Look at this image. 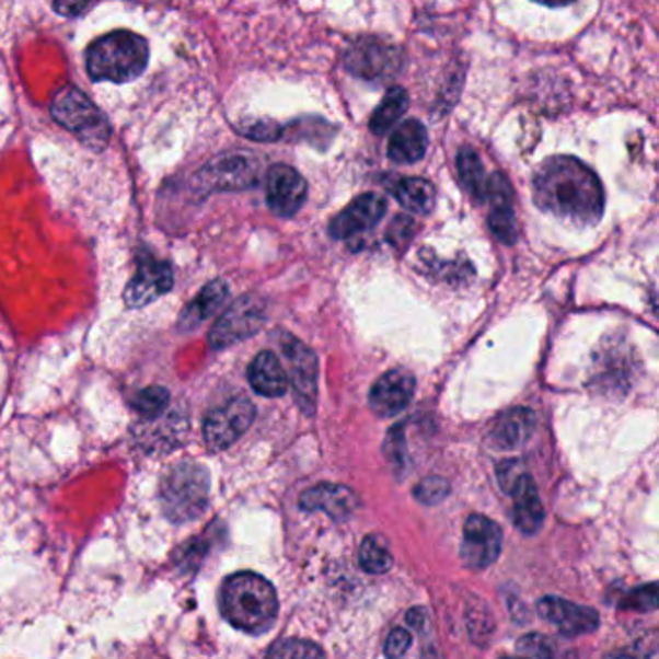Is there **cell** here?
Listing matches in <instances>:
<instances>
[{
    "label": "cell",
    "mask_w": 659,
    "mask_h": 659,
    "mask_svg": "<svg viewBox=\"0 0 659 659\" xmlns=\"http://www.w3.org/2000/svg\"><path fill=\"white\" fill-rule=\"evenodd\" d=\"M416 380L406 370H391L375 381L370 391V406L381 418L403 413L413 403Z\"/></svg>",
    "instance_id": "5bb4252c"
},
{
    "label": "cell",
    "mask_w": 659,
    "mask_h": 659,
    "mask_svg": "<svg viewBox=\"0 0 659 659\" xmlns=\"http://www.w3.org/2000/svg\"><path fill=\"white\" fill-rule=\"evenodd\" d=\"M426 149H428L426 126L420 120H406L391 136L388 151L389 157L396 163L411 165L426 155Z\"/></svg>",
    "instance_id": "44dd1931"
},
{
    "label": "cell",
    "mask_w": 659,
    "mask_h": 659,
    "mask_svg": "<svg viewBox=\"0 0 659 659\" xmlns=\"http://www.w3.org/2000/svg\"><path fill=\"white\" fill-rule=\"evenodd\" d=\"M487 201L492 204V213L487 217L489 231L494 232L495 239L501 240L504 244H515L519 239V223L512 209V192L507 178L495 186Z\"/></svg>",
    "instance_id": "ffe728a7"
},
{
    "label": "cell",
    "mask_w": 659,
    "mask_h": 659,
    "mask_svg": "<svg viewBox=\"0 0 659 659\" xmlns=\"http://www.w3.org/2000/svg\"><path fill=\"white\" fill-rule=\"evenodd\" d=\"M408 623L414 626V628H418V631H424L426 625H428V613L424 610H411L408 611Z\"/></svg>",
    "instance_id": "e575fe53"
},
{
    "label": "cell",
    "mask_w": 659,
    "mask_h": 659,
    "mask_svg": "<svg viewBox=\"0 0 659 659\" xmlns=\"http://www.w3.org/2000/svg\"><path fill=\"white\" fill-rule=\"evenodd\" d=\"M621 610L638 611V613H651L658 610V585L640 586L626 593L625 598L618 603Z\"/></svg>",
    "instance_id": "83f0119b"
},
{
    "label": "cell",
    "mask_w": 659,
    "mask_h": 659,
    "mask_svg": "<svg viewBox=\"0 0 659 659\" xmlns=\"http://www.w3.org/2000/svg\"><path fill=\"white\" fill-rule=\"evenodd\" d=\"M358 495L340 484H320L300 497V509L305 512L322 511L337 522L347 520L358 509Z\"/></svg>",
    "instance_id": "e0dca14e"
},
{
    "label": "cell",
    "mask_w": 659,
    "mask_h": 659,
    "mask_svg": "<svg viewBox=\"0 0 659 659\" xmlns=\"http://www.w3.org/2000/svg\"><path fill=\"white\" fill-rule=\"evenodd\" d=\"M401 206L413 213L428 215L436 206V188L424 178H403L391 188Z\"/></svg>",
    "instance_id": "603a6c76"
},
{
    "label": "cell",
    "mask_w": 659,
    "mask_h": 659,
    "mask_svg": "<svg viewBox=\"0 0 659 659\" xmlns=\"http://www.w3.org/2000/svg\"><path fill=\"white\" fill-rule=\"evenodd\" d=\"M161 505L166 519L186 522L198 519L209 501V474L198 462H181L161 482Z\"/></svg>",
    "instance_id": "277c9868"
},
{
    "label": "cell",
    "mask_w": 659,
    "mask_h": 659,
    "mask_svg": "<svg viewBox=\"0 0 659 659\" xmlns=\"http://www.w3.org/2000/svg\"><path fill=\"white\" fill-rule=\"evenodd\" d=\"M411 644H413V636L406 631V628H395L391 635L388 636V643H385V656L388 658H401L406 651L411 650Z\"/></svg>",
    "instance_id": "d6a6232c"
},
{
    "label": "cell",
    "mask_w": 659,
    "mask_h": 659,
    "mask_svg": "<svg viewBox=\"0 0 659 659\" xmlns=\"http://www.w3.org/2000/svg\"><path fill=\"white\" fill-rule=\"evenodd\" d=\"M174 273L169 262H157L143 254L138 264V271L124 290V302L128 308H141L163 297L173 289Z\"/></svg>",
    "instance_id": "8fae6325"
},
{
    "label": "cell",
    "mask_w": 659,
    "mask_h": 659,
    "mask_svg": "<svg viewBox=\"0 0 659 659\" xmlns=\"http://www.w3.org/2000/svg\"><path fill=\"white\" fill-rule=\"evenodd\" d=\"M242 132L246 134L247 138H254L259 141H275L279 140L282 136V128L279 124L271 123V120H256V123H250L240 128Z\"/></svg>",
    "instance_id": "1f68e13d"
},
{
    "label": "cell",
    "mask_w": 659,
    "mask_h": 659,
    "mask_svg": "<svg viewBox=\"0 0 659 659\" xmlns=\"http://www.w3.org/2000/svg\"><path fill=\"white\" fill-rule=\"evenodd\" d=\"M169 403L171 395L165 388H148L134 396L132 406L143 418L153 420L159 414L165 413Z\"/></svg>",
    "instance_id": "4316f807"
},
{
    "label": "cell",
    "mask_w": 659,
    "mask_h": 659,
    "mask_svg": "<svg viewBox=\"0 0 659 659\" xmlns=\"http://www.w3.org/2000/svg\"><path fill=\"white\" fill-rule=\"evenodd\" d=\"M148 60V42L132 32L103 35L85 53L88 74L95 82H132L146 70Z\"/></svg>",
    "instance_id": "3957f363"
},
{
    "label": "cell",
    "mask_w": 659,
    "mask_h": 659,
    "mask_svg": "<svg viewBox=\"0 0 659 659\" xmlns=\"http://www.w3.org/2000/svg\"><path fill=\"white\" fill-rule=\"evenodd\" d=\"M345 67L366 82L385 83L401 74L404 55L396 45L380 37H360L348 45Z\"/></svg>",
    "instance_id": "8992f818"
},
{
    "label": "cell",
    "mask_w": 659,
    "mask_h": 659,
    "mask_svg": "<svg viewBox=\"0 0 659 659\" xmlns=\"http://www.w3.org/2000/svg\"><path fill=\"white\" fill-rule=\"evenodd\" d=\"M360 567L370 575L388 573L393 567V555L380 537L368 536L360 545Z\"/></svg>",
    "instance_id": "484cf974"
},
{
    "label": "cell",
    "mask_w": 659,
    "mask_h": 659,
    "mask_svg": "<svg viewBox=\"0 0 659 659\" xmlns=\"http://www.w3.org/2000/svg\"><path fill=\"white\" fill-rule=\"evenodd\" d=\"M517 650L522 656H530V658H552L555 654V646L547 636L527 635L517 643Z\"/></svg>",
    "instance_id": "4dcf8cb0"
},
{
    "label": "cell",
    "mask_w": 659,
    "mask_h": 659,
    "mask_svg": "<svg viewBox=\"0 0 659 659\" xmlns=\"http://www.w3.org/2000/svg\"><path fill=\"white\" fill-rule=\"evenodd\" d=\"M504 547V532L495 520L484 515H472L464 524L461 559L469 569L484 570L499 559Z\"/></svg>",
    "instance_id": "9c48e42d"
},
{
    "label": "cell",
    "mask_w": 659,
    "mask_h": 659,
    "mask_svg": "<svg viewBox=\"0 0 659 659\" xmlns=\"http://www.w3.org/2000/svg\"><path fill=\"white\" fill-rule=\"evenodd\" d=\"M507 494L512 497L515 527L519 528L524 536H536L544 527L545 512L534 478L527 470H522L519 478L507 489Z\"/></svg>",
    "instance_id": "2e32d148"
},
{
    "label": "cell",
    "mask_w": 659,
    "mask_h": 659,
    "mask_svg": "<svg viewBox=\"0 0 659 659\" xmlns=\"http://www.w3.org/2000/svg\"><path fill=\"white\" fill-rule=\"evenodd\" d=\"M408 108V95L403 88H393L381 101L380 107L373 111L370 118V128L373 134H385L395 126L396 120L406 113Z\"/></svg>",
    "instance_id": "d4e9b609"
},
{
    "label": "cell",
    "mask_w": 659,
    "mask_h": 659,
    "mask_svg": "<svg viewBox=\"0 0 659 659\" xmlns=\"http://www.w3.org/2000/svg\"><path fill=\"white\" fill-rule=\"evenodd\" d=\"M308 186L305 181L289 165H275L267 173V204L279 217H292L304 206Z\"/></svg>",
    "instance_id": "9a60e30c"
},
{
    "label": "cell",
    "mask_w": 659,
    "mask_h": 659,
    "mask_svg": "<svg viewBox=\"0 0 659 659\" xmlns=\"http://www.w3.org/2000/svg\"><path fill=\"white\" fill-rule=\"evenodd\" d=\"M265 305L256 297H242L217 320L209 333V343L215 350L239 345L254 337L264 327Z\"/></svg>",
    "instance_id": "52a82bcc"
},
{
    "label": "cell",
    "mask_w": 659,
    "mask_h": 659,
    "mask_svg": "<svg viewBox=\"0 0 659 659\" xmlns=\"http://www.w3.org/2000/svg\"><path fill=\"white\" fill-rule=\"evenodd\" d=\"M219 605L223 617L247 635H264L279 615V600L271 582L250 570L224 580Z\"/></svg>",
    "instance_id": "7a4b0ae2"
},
{
    "label": "cell",
    "mask_w": 659,
    "mask_h": 659,
    "mask_svg": "<svg viewBox=\"0 0 659 659\" xmlns=\"http://www.w3.org/2000/svg\"><path fill=\"white\" fill-rule=\"evenodd\" d=\"M451 492L449 482L439 476H431V478L421 479L418 486L414 487V497L424 505H437L441 504L446 499L447 495Z\"/></svg>",
    "instance_id": "f546056e"
},
{
    "label": "cell",
    "mask_w": 659,
    "mask_h": 659,
    "mask_svg": "<svg viewBox=\"0 0 659 659\" xmlns=\"http://www.w3.org/2000/svg\"><path fill=\"white\" fill-rule=\"evenodd\" d=\"M388 211L385 199L380 194H363L345 207L340 213L331 221L330 232L333 239L347 240L356 234L370 231L380 223Z\"/></svg>",
    "instance_id": "4fadbf2b"
},
{
    "label": "cell",
    "mask_w": 659,
    "mask_h": 659,
    "mask_svg": "<svg viewBox=\"0 0 659 659\" xmlns=\"http://www.w3.org/2000/svg\"><path fill=\"white\" fill-rule=\"evenodd\" d=\"M256 406L247 398H232L229 403L215 408L207 414L204 421V437L209 449L223 451L234 446L240 437L246 433L247 428L254 424Z\"/></svg>",
    "instance_id": "ba28073f"
},
{
    "label": "cell",
    "mask_w": 659,
    "mask_h": 659,
    "mask_svg": "<svg viewBox=\"0 0 659 659\" xmlns=\"http://www.w3.org/2000/svg\"><path fill=\"white\" fill-rule=\"evenodd\" d=\"M536 429V414L530 408H511L495 418L487 441L497 451H515L527 446L528 439L534 436Z\"/></svg>",
    "instance_id": "ac0fdd59"
},
{
    "label": "cell",
    "mask_w": 659,
    "mask_h": 659,
    "mask_svg": "<svg viewBox=\"0 0 659 659\" xmlns=\"http://www.w3.org/2000/svg\"><path fill=\"white\" fill-rule=\"evenodd\" d=\"M534 201L557 219L578 227L596 224L603 215V188L590 166L575 157H552L534 176Z\"/></svg>",
    "instance_id": "6da1fadb"
},
{
    "label": "cell",
    "mask_w": 659,
    "mask_h": 659,
    "mask_svg": "<svg viewBox=\"0 0 659 659\" xmlns=\"http://www.w3.org/2000/svg\"><path fill=\"white\" fill-rule=\"evenodd\" d=\"M540 617L559 628L560 635L575 636L590 635L600 626V615L592 608H585L578 603L567 602L557 596H545L537 602Z\"/></svg>",
    "instance_id": "7c38bea8"
},
{
    "label": "cell",
    "mask_w": 659,
    "mask_h": 659,
    "mask_svg": "<svg viewBox=\"0 0 659 659\" xmlns=\"http://www.w3.org/2000/svg\"><path fill=\"white\" fill-rule=\"evenodd\" d=\"M50 113L58 124L76 134L90 148L103 149L107 146L111 138L107 118L82 91L76 88L58 91L50 105Z\"/></svg>",
    "instance_id": "5b68a950"
},
{
    "label": "cell",
    "mask_w": 659,
    "mask_h": 659,
    "mask_svg": "<svg viewBox=\"0 0 659 659\" xmlns=\"http://www.w3.org/2000/svg\"><path fill=\"white\" fill-rule=\"evenodd\" d=\"M247 380L257 395L267 396V398L282 396L289 389L287 371L282 368L279 358L269 350L259 352L252 360L247 368Z\"/></svg>",
    "instance_id": "d6986e66"
},
{
    "label": "cell",
    "mask_w": 659,
    "mask_h": 659,
    "mask_svg": "<svg viewBox=\"0 0 659 659\" xmlns=\"http://www.w3.org/2000/svg\"><path fill=\"white\" fill-rule=\"evenodd\" d=\"M50 2H53V7H55L58 14L72 18L85 12L93 0H50Z\"/></svg>",
    "instance_id": "836d02e7"
},
{
    "label": "cell",
    "mask_w": 659,
    "mask_h": 659,
    "mask_svg": "<svg viewBox=\"0 0 659 659\" xmlns=\"http://www.w3.org/2000/svg\"><path fill=\"white\" fill-rule=\"evenodd\" d=\"M229 298V287L223 280H213L209 282L198 297L192 300L181 313V330H196L198 325L209 320L211 315L219 312V308L227 302Z\"/></svg>",
    "instance_id": "7402d4cb"
},
{
    "label": "cell",
    "mask_w": 659,
    "mask_h": 659,
    "mask_svg": "<svg viewBox=\"0 0 659 659\" xmlns=\"http://www.w3.org/2000/svg\"><path fill=\"white\" fill-rule=\"evenodd\" d=\"M282 350L290 363L289 381L294 389L298 406L302 408V413L312 416L317 406V375H320L317 358L304 343H300L292 335H287L282 340Z\"/></svg>",
    "instance_id": "30bf717a"
},
{
    "label": "cell",
    "mask_w": 659,
    "mask_h": 659,
    "mask_svg": "<svg viewBox=\"0 0 659 659\" xmlns=\"http://www.w3.org/2000/svg\"><path fill=\"white\" fill-rule=\"evenodd\" d=\"M456 166H459V176H461L462 186L474 198L484 201L486 199L489 178L486 176V169L482 165L476 151L469 148L461 149V153L456 157Z\"/></svg>",
    "instance_id": "cb8c5ba5"
},
{
    "label": "cell",
    "mask_w": 659,
    "mask_h": 659,
    "mask_svg": "<svg viewBox=\"0 0 659 659\" xmlns=\"http://www.w3.org/2000/svg\"><path fill=\"white\" fill-rule=\"evenodd\" d=\"M537 2H544V4H552V7H563V4H569L573 0H537Z\"/></svg>",
    "instance_id": "d590c367"
},
{
    "label": "cell",
    "mask_w": 659,
    "mask_h": 659,
    "mask_svg": "<svg viewBox=\"0 0 659 659\" xmlns=\"http://www.w3.org/2000/svg\"><path fill=\"white\" fill-rule=\"evenodd\" d=\"M269 658H323L325 651L317 644L308 640H280L271 650L267 651Z\"/></svg>",
    "instance_id": "f1b7e54d"
}]
</instances>
